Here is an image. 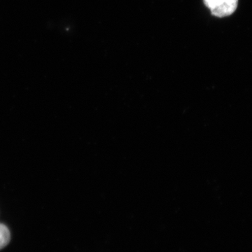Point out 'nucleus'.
Returning <instances> with one entry per match:
<instances>
[{"mask_svg": "<svg viewBox=\"0 0 252 252\" xmlns=\"http://www.w3.org/2000/svg\"><path fill=\"white\" fill-rule=\"evenodd\" d=\"M212 15L217 17H225L234 13L238 0H204Z\"/></svg>", "mask_w": 252, "mask_h": 252, "instance_id": "1", "label": "nucleus"}, {"mask_svg": "<svg viewBox=\"0 0 252 252\" xmlns=\"http://www.w3.org/2000/svg\"><path fill=\"white\" fill-rule=\"evenodd\" d=\"M11 234L6 225L0 223V250L4 248L9 243Z\"/></svg>", "mask_w": 252, "mask_h": 252, "instance_id": "2", "label": "nucleus"}]
</instances>
